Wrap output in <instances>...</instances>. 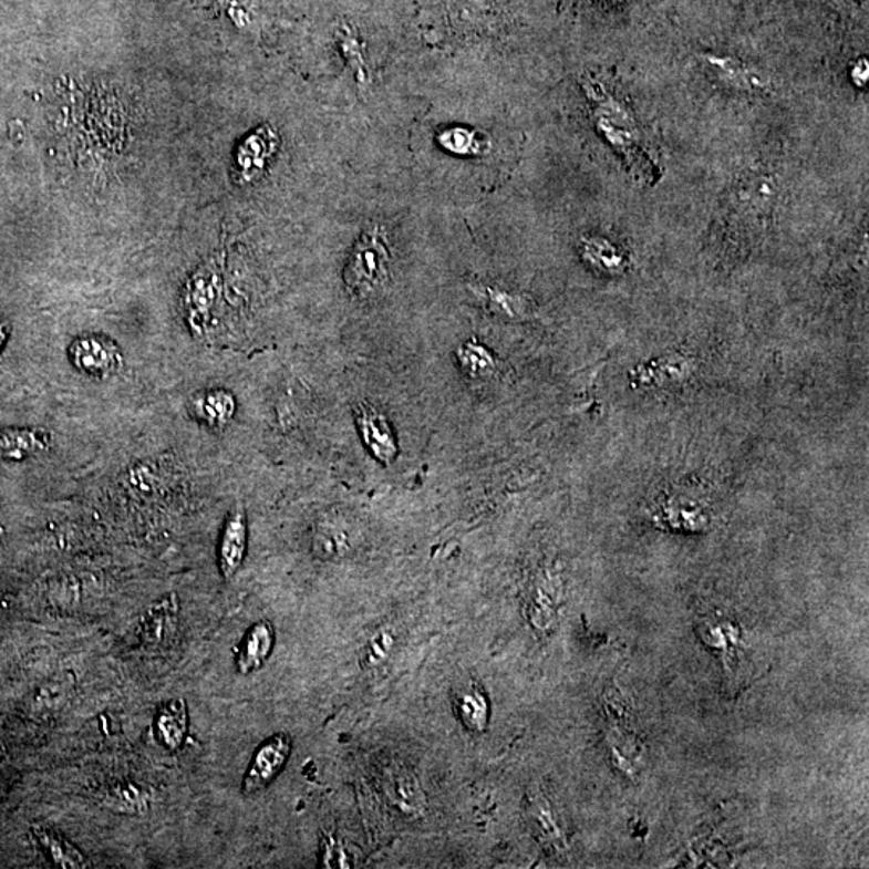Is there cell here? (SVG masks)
Listing matches in <instances>:
<instances>
[{
    "mask_svg": "<svg viewBox=\"0 0 869 869\" xmlns=\"http://www.w3.org/2000/svg\"><path fill=\"white\" fill-rule=\"evenodd\" d=\"M583 89L590 101L591 118L598 133L613 151L622 155L638 176L644 179L654 177V159L649 157L643 131L625 99L594 76L584 77Z\"/></svg>",
    "mask_w": 869,
    "mask_h": 869,
    "instance_id": "obj_1",
    "label": "cell"
},
{
    "mask_svg": "<svg viewBox=\"0 0 869 869\" xmlns=\"http://www.w3.org/2000/svg\"><path fill=\"white\" fill-rule=\"evenodd\" d=\"M390 272V251L385 230L369 227L354 245L343 279L354 297L368 298L383 289Z\"/></svg>",
    "mask_w": 869,
    "mask_h": 869,
    "instance_id": "obj_2",
    "label": "cell"
},
{
    "mask_svg": "<svg viewBox=\"0 0 869 869\" xmlns=\"http://www.w3.org/2000/svg\"><path fill=\"white\" fill-rule=\"evenodd\" d=\"M71 364L94 379H108L123 368V354L118 345L105 337L87 335L74 340L70 346Z\"/></svg>",
    "mask_w": 869,
    "mask_h": 869,
    "instance_id": "obj_3",
    "label": "cell"
},
{
    "mask_svg": "<svg viewBox=\"0 0 869 869\" xmlns=\"http://www.w3.org/2000/svg\"><path fill=\"white\" fill-rule=\"evenodd\" d=\"M292 754V739L286 733L275 734L261 744L248 765L242 783L245 796L260 793L278 778Z\"/></svg>",
    "mask_w": 869,
    "mask_h": 869,
    "instance_id": "obj_4",
    "label": "cell"
},
{
    "mask_svg": "<svg viewBox=\"0 0 869 869\" xmlns=\"http://www.w3.org/2000/svg\"><path fill=\"white\" fill-rule=\"evenodd\" d=\"M381 784L386 799L400 814L413 819L424 817L427 811V799L417 776L407 766L386 765L382 769Z\"/></svg>",
    "mask_w": 869,
    "mask_h": 869,
    "instance_id": "obj_5",
    "label": "cell"
},
{
    "mask_svg": "<svg viewBox=\"0 0 869 869\" xmlns=\"http://www.w3.org/2000/svg\"><path fill=\"white\" fill-rule=\"evenodd\" d=\"M701 60L713 77L731 91L761 94L769 89V80L761 70L752 69L736 56L705 53Z\"/></svg>",
    "mask_w": 869,
    "mask_h": 869,
    "instance_id": "obj_6",
    "label": "cell"
},
{
    "mask_svg": "<svg viewBox=\"0 0 869 869\" xmlns=\"http://www.w3.org/2000/svg\"><path fill=\"white\" fill-rule=\"evenodd\" d=\"M52 434L44 428L15 427L0 431V461L23 463L52 448Z\"/></svg>",
    "mask_w": 869,
    "mask_h": 869,
    "instance_id": "obj_7",
    "label": "cell"
},
{
    "mask_svg": "<svg viewBox=\"0 0 869 869\" xmlns=\"http://www.w3.org/2000/svg\"><path fill=\"white\" fill-rule=\"evenodd\" d=\"M248 525L242 507H236L229 514L219 542V570L226 580H230L240 567L247 555Z\"/></svg>",
    "mask_w": 869,
    "mask_h": 869,
    "instance_id": "obj_8",
    "label": "cell"
},
{
    "mask_svg": "<svg viewBox=\"0 0 869 869\" xmlns=\"http://www.w3.org/2000/svg\"><path fill=\"white\" fill-rule=\"evenodd\" d=\"M358 427L369 452L382 463H392L399 454V443L393 434L389 418L374 406L361 407L358 413Z\"/></svg>",
    "mask_w": 869,
    "mask_h": 869,
    "instance_id": "obj_9",
    "label": "cell"
},
{
    "mask_svg": "<svg viewBox=\"0 0 869 869\" xmlns=\"http://www.w3.org/2000/svg\"><path fill=\"white\" fill-rule=\"evenodd\" d=\"M275 643L276 630L272 623L268 620L255 623L245 634L242 648L237 655V672L240 675H250L260 670L271 655Z\"/></svg>",
    "mask_w": 869,
    "mask_h": 869,
    "instance_id": "obj_10",
    "label": "cell"
},
{
    "mask_svg": "<svg viewBox=\"0 0 869 869\" xmlns=\"http://www.w3.org/2000/svg\"><path fill=\"white\" fill-rule=\"evenodd\" d=\"M155 731L159 744L168 751H177L183 747L184 741L189 731V713H187L186 702L183 699H173L159 707L157 720H155Z\"/></svg>",
    "mask_w": 869,
    "mask_h": 869,
    "instance_id": "obj_11",
    "label": "cell"
},
{
    "mask_svg": "<svg viewBox=\"0 0 869 869\" xmlns=\"http://www.w3.org/2000/svg\"><path fill=\"white\" fill-rule=\"evenodd\" d=\"M528 814H530L535 835L541 840L542 846L549 847L552 852H563L567 849L566 835H563L562 826H560L551 804L541 793L530 797Z\"/></svg>",
    "mask_w": 869,
    "mask_h": 869,
    "instance_id": "obj_12",
    "label": "cell"
},
{
    "mask_svg": "<svg viewBox=\"0 0 869 869\" xmlns=\"http://www.w3.org/2000/svg\"><path fill=\"white\" fill-rule=\"evenodd\" d=\"M236 400L225 390L198 393L192 401V411L195 416L200 418L204 424L215 428L226 427L236 414Z\"/></svg>",
    "mask_w": 869,
    "mask_h": 869,
    "instance_id": "obj_13",
    "label": "cell"
},
{
    "mask_svg": "<svg viewBox=\"0 0 869 869\" xmlns=\"http://www.w3.org/2000/svg\"><path fill=\"white\" fill-rule=\"evenodd\" d=\"M454 705H456L461 723L472 733H484L488 728L489 702L487 694L480 687L475 684L464 687L456 695Z\"/></svg>",
    "mask_w": 869,
    "mask_h": 869,
    "instance_id": "obj_14",
    "label": "cell"
},
{
    "mask_svg": "<svg viewBox=\"0 0 869 869\" xmlns=\"http://www.w3.org/2000/svg\"><path fill=\"white\" fill-rule=\"evenodd\" d=\"M41 846L51 855L53 863L60 868L83 869L87 868V860L76 846L69 842L65 837L49 831L45 828H34Z\"/></svg>",
    "mask_w": 869,
    "mask_h": 869,
    "instance_id": "obj_15",
    "label": "cell"
},
{
    "mask_svg": "<svg viewBox=\"0 0 869 869\" xmlns=\"http://www.w3.org/2000/svg\"><path fill=\"white\" fill-rule=\"evenodd\" d=\"M472 292L480 298L493 313L506 315V318H520V315L528 313L527 298L509 292V290L492 286H472Z\"/></svg>",
    "mask_w": 869,
    "mask_h": 869,
    "instance_id": "obj_16",
    "label": "cell"
},
{
    "mask_svg": "<svg viewBox=\"0 0 869 869\" xmlns=\"http://www.w3.org/2000/svg\"><path fill=\"white\" fill-rule=\"evenodd\" d=\"M395 628L390 625L377 628L364 645L363 665L365 669L374 670L383 665L395 651Z\"/></svg>",
    "mask_w": 869,
    "mask_h": 869,
    "instance_id": "obj_17",
    "label": "cell"
},
{
    "mask_svg": "<svg viewBox=\"0 0 869 869\" xmlns=\"http://www.w3.org/2000/svg\"><path fill=\"white\" fill-rule=\"evenodd\" d=\"M439 144L452 152V154L463 155H480L488 151L487 139L475 134L474 131L466 130V127H452V130L442 133L438 139Z\"/></svg>",
    "mask_w": 869,
    "mask_h": 869,
    "instance_id": "obj_18",
    "label": "cell"
},
{
    "mask_svg": "<svg viewBox=\"0 0 869 869\" xmlns=\"http://www.w3.org/2000/svg\"><path fill=\"white\" fill-rule=\"evenodd\" d=\"M340 45H342L343 55L346 56L348 65H350V69L353 70L354 77H356L360 86H368V84L371 83V73H369V66L368 63H365L363 48H361L356 35L351 33V31L343 30L342 39H340Z\"/></svg>",
    "mask_w": 869,
    "mask_h": 869,
    "instance_id": "obj_19",
    "label": "cell"
},
{
    "mask_svg": "<svg viewBox=\"0 0 869 869\" xmlns=\"http://www.w3.org/2000/svg\"><path fill=\"white\" fill-rule=\"evenodd\" d=\"M457 356H459V364L463 365L464 372L470 377H482V375L492 372V354L488 353L487 348L478 345V343H466L461 348Z\"/></svg>",
    "mask_w": 869,
    "mask_h": 869,
    "instance_id": "obj_20",
    "label": "cell"
},
{
    "mask_svg": "<svg viewBox=\"0 0 869 869\" xmlns=\"http://www.w3.org/2000/svg\"><path fill=\"white\" fill-rule=\"evenodd\" d=\"M583 254L592 265L602 266V268H615V262L620 265V258L617 260L615 257V248L608 240L598 239V237L584 240Z\"/></svg>",
    "mask_w": 869,
    "mask_h": 869,
    "instance_id": "obj_21",
    "label": "cell"
},
{
    "mask_svg": "<svg viewBox=\"0 0 869 869\" xmlns=\"http://www.w3.org/2000/svg\"><path fill=\"white\" fill-rule=\"evenodd\" d=\"M322 868H350L351 858L339 837L329 835L322 840Z\"/></svg>",
    "mask_w": 869,
    "mask_h": 869,
    "instance_id": "obj_22",
    "label": "cell"
},
{
    "mask_svg": "<svg viewBox=\"0 0 869 869\" xmlns=\"http://www.w3.org/2000/svg\"><path fill=\"white\" fill-rule=\"evenodd\" d=\"M269 142L261 134H254L247 142H245L242 154H240V166L245 172H250L254 168H261L262 159L268 157Z\"/></svg>",
    "mask_w": 869,
    "mask_h": 869,
    "instance_id": "obj_23",
    "label": "cell"
},
{
    "mask_svg": "<svg viewBox=\"0 0 869 869\" xmlns=\"http://www.w3.org/2000/svg\"><path fill=\"white\" fill-rule=\"evenodd\" d=\"M850 76H852V81L857 86H867L869 76L867 60H861L860 63H857V65L854 66Z\"/></svg>",
    "mask_w": 869,
    "mask_h": 869,
    "instance_id": "obj_24",
    "label": "cell"
},
{
    "mask_svg": "<svg viewBox=\"0 0 869 869\" xmlns=\"http://www.w3.org/2000/svg\"><path fill=\"white\" fill-rule=\"evenodd\" d=\"M10 339V324L9 322H0V351L6 348Z\"/></svg>",
    "mask_w": 869,
    "mask_h": 869,
    "instance_id": "obj_25",
    "label": "cell"
}]
</instances>
